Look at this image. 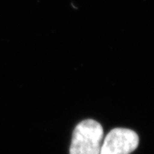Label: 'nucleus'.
Here are the masks:
<instances>
[{
	"mask_svg": "<svg viewBox=\"0 0 154 154\" xmlns=\"http://www.w3.org/2000/svg\"><path fill=\"white\" fill-rule=\"evenodd\" d=\"M103 134V128L98 122L83 120L74 129L70 154H100Z\"/></svg>",
	"mask_w": 154,
	"mask_h": 154,
	"instance_id": "f257e3e1",
	"label": "nucleus"
},
{
	"mask_svg": "<svg viewBox=\"0 0 154 154\" xmlns=\"http://www.w3.org/2000/svg\"><path fill=\"white\" fill-rule=\"evenodd\" d=\"M139 138L127 128H115L106 135L100 154H130L138 148Z\"/></svg>",
	"mask_w": 154,
	"mask_h": 154,
	"instance_id": "f03ea898",
	"label": "nucleus"
}]
</instances>
